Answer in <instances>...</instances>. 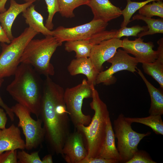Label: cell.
Listing matches in <instances>:
<instances>
[{
	"label": "cell",
	"instance_id": "obj_8",
	"mask_svg": "<svg viewBox=\"0 0 163 163\" xmlns=\"http://www.w3.org/2000/svg\"><path fill=\"white\" fill-rule=\"evenodd\" d=\"M11 108L19 119L18 127L21 128L25 136V149L30 150L37 148L45 139V131L41 119L39 118L37 120H34L30 111L18 103Z\"/></svg>",
	"mask_w": 163,
	"mask_h": 163
},
{
	"label": "cell",
	"instance_id": "obj_24",
	"mask_svg": "<svg viewBox=\"0 0 163 163\" xmlns=\"http://www.w3.org/2000/svg\"><path fill=\"white\" fill-rule=\"evenodd\" d=\"M134 20H141L145 21L147 24L148 30L145 32H142L137 35V37L141 38L148 35L155 34L163 33V18L157 19L149 18L139 14L134 15L131 21Z\"/></svg>",
	"mask_w": 163,
	"mask_h": 163
},
{
	"label": "cell",
	"instance_id": "obj_29",
	"mask_svg": "<svg viewBox=\"0 0 163 163\" xmlns=\"http://www.w3.org/2000/svg\"><path fill=\"white\" fill-rule=\"evenodd\" d=\"M148 30L147 26L141 27L137 25L131 27H127L126 26L122 27L117 30L116 35L115 38L120 39L124 36L137 37V35L142 32H145Z\"/></svg>",
	"mask_w": 163,
	"mask_h": 163
},
{
	"label": "cell",
	"instance_id": "obj_14",
	"mask_svg": "<svg viewBox=\"0 0 163 163\" xmlns=\"http://www.w3.org/2000/svg\"><path fill=\"white\" fill-rule=\"evenodd\" d=\"M94 15L93 19L108 23L122 15V10L113 5L109 0H88L87 5Z\"/></svg>",
	"mask_w": 163,
	"mask_h": 163
},
{
	"label": "cell",
	"instance_id": "obj_39",
	"mask_svg": "<svg viewBox=\"0 0 163 163\" xmlns=\"http://www.w3.org/2000/svg\"><path fill=\"white\" fill-rule=\"evenodd\" d=\"M7 0H1L0 5V13H2L6 10L5 6Z\"/></svg>",
	"mask_w": 163,
	"mask_h": 163
},
{
	"label": "cell",
	"instance_id": "obj_31",
	"mask_svg": "<svg viewBox=\"0 0 163 163\" xmlns=\"http://www.w3.org/2000/svg\"><path fill=\"white\" fill-rule=\"evenodd\" d=\"M117 31L116 29H112L110 30H104L92 36L87 40L92 45L97 44L105 40L115 38Z\"/></svg>",
	"mask_w": 163,
	"mask_h": 163
},
{
	"label": "cell",
	"instance_id": "obj_16",
	"mask_svg": "<svg viewBox=\"0 0 163 163\" xmlns=\"http://www.w3.org/2000/svg\"><path fill=\"white\" fill-rule=\"evenodd\" d=\"M34 2H26L23 4L18 3L15 0H10L8 9L0 13V23L8 38L11 40L14 38L11 28L17 16L22 13Z\"/></svg>",
	"mask_w": 163,
	"mask_h": 163
},
{
	"label": "cell",
	"instance_id": "obj_21",
	"mask_svg": "<svg viewBox=\"0 0 163 163\" xmlns=\"http://www.w3.org/2000/svg\"><path fill=\"white\" fill-rule=\"evenodd\" d=\"M34 5L32 4L22 12L26 23L36 32L45 36H53L52 30L48 29L43 23V18L40 14L37 11Z\"/></svg>",
	"mask_w": 163,
	"mask_h": 163
},
{
	"label": "cell",
	"instance_id": "obj_19",
	"mask_svg": "<svg viewBox=\"0 0 163 163\" xmlns=\"http://www.w3.org/2000/svg\"><path fill=\"white\" fill-rule=\"evenodd\" d=\"M98 158L113 159L121 162V158L116 147L115 136L110 117L108 120L105 139Z\"/></svg>",
	"mask_w": 163,
	"mask_h": 163
},
{
	"label": "cell",
	"instance_id": "obj_3",
	"mask_svg": "<svg viewBox=\"0 0 163 163\" xmlns=\"http://www.w3.org/2000/svg\"><path fill=\"white\" fill-rule=\"evenodd\" d=\"M91 86L92 101L90 105L94 111V115L88 125L75 128L83 136L87 152L85 158H98L105 139L107 122L110 117L106 104L100 98L94 85Z\"/></svg>",
	"mask_w": 163,
	"mask_h": 163
},
{
	"label": "cell",
	"instance_id": "obj_6",
	"mask_svg": "<svg viewBox=\"0 0 163 163\" xmlns=\"http://www.w3.org/2000/svg\"><path fill=\"white\" fill-rule=\"evenodd\" d=\"M92 94L91 86L85 79L77 85L64 90V101L75 128L82 125L87 126L90 123L92 118L91 116L84 114L82 107L84 99L92 98Z\"/></svg>",
	"mask_w": 163,
	"mask_h": 163
},
{
	"label": "cell",
	"instance_id": "obj_36",
	"mask_svg": "<svg viewBox=\"0 0 163 163\" xmlns=\"http://www.w3.org/2000/svg\"><path fill=\"white\" fill-rule=\"evenodd\" d=\"M6 113L4 109L0 108V129H3L5 128V126L7 121Z\"/></svg>",
	"mask_w": 163,
	"mask_h": 163
},
{
	"label": "cell",
	"instance_id": "obj_11",
	"mask_svg": "<svg viewBox=\"0 0 163 163\" xmlns=\"http://www.w3.org/2000/svg\"><path fill=\"white\" fill-rule=\"evenodd\" d=\"M154 45L152 42H145L141 37L134 40H129L128 38L122 40V48L128 54L133 55L139 63L154 62L158 56V50H153Z\"/></svg>",
	"mask_w": 163,
	"mask_h": 163
},
{
	"label": "cell",
	"instance_id": "obj_13",
	"mask_svg": "<svg viewBox=\"0 0 163 163\" xmlns=\"http://www.w3.org/2000/svg\"><path fill=\"white\" fill-rule=\"evenodd\" d=\"M122 46V40L113 38L93 46L90 58L94 66L99 73L103 71V64L113 57L117 49Z\"/></svg>",
	"mask_w": 163,
	"mask_h": 163
},
{
	"label": "cell",
	"instance_id": "obj_26",
	"mask_svg": "<svg viewBox=\"0 0 163 163\" xmlns=\"http://www.w3.org/2000/svg\"><path fill=\"white\" fill-rule=\"evenodd\" d=\"M88 0H59V12L62 17L66 18L74 17L73 11L76 8L83 5H87Z\"/></svg>",
	"mask_w": 163,
	"mask_h": 163
},
{
	"label": "cell",
	"instance_id": "obj_38",
	"mask_svg": "<svg viewBox=\"0 0 163 163\" xmlns=\"http://www.w3.org/2000/svg\"><path fill=\"white\" fill-rule=\"evenodd\" d=\"M41 160L42 163H53V162L52 155L51 154L46 155Z\"/></svg>",
	"mask_w": 163,
	"mask_h": 163
},
{
	"label": "cell",
	"instance_id": "obj_17",
	"mask_svg": "<svg viewBox=\"0 0 163 163\" xmlns=\"http://www.w3.org/2000/svg\"><path fill=\"white\" fill-rule=\"evenodd\" d=\"M67 70L72 76L79 74L85 75L91 86L96 85V81L99 73L95 69L89 57L73 59L68 66Z\"/></svg>",
	"mask_w": 163,
	"mask_h": 163
},
{
	"label": "cell",
	"instance_id": "obj_33",
	"mask_svg": "<svg viewBox=\"0 0 163 163\" xmlns=\"http://www.w3.org/2000/svg\"><path fill=\"white\" fill-rule=\"evenodd\" d=\"M17 150L5 151L0 154V163H17Z\"/></svg>",
	"mask_w": 163,
	"mask_h": 163
},
{
	"label": "cell",
	"instance_id": "obj_23",
	"mask_svg": "<svg viewBox=\"0 0 163 163\" xmlns=\"http://www.w3.org/2000/svg\"><path fill=\"white\" fill-rule=\"evenodd\" d=\"M161 116L150 115L148 117H125V119L131 124L136 123L149 126L156 134L163 135V122Z\"/></svg>",
	"mask_w": 163,
	"mask_h": 163
},
{
	"label": "cell",
	"instance_id": "obj_15",
	"mask_svg": "<svg viewBox=\"0 0 163 163\" xmlns=\"http://www.w3.org/2000/svg\"><path fill=\"white\" fill-rule=\"evenodd\" d=\"M25 149V142L22 139L18 127L12 124L0 132V154L7 151Z\"/></svg>",
	"mask_w": 163,
	"mask_h": 163
},
{
	"label": "cell",
	"instance_id": "obj_35",
	"mask_svg": "<svg viewBox=\"0 0 163 163\" xmlns=\"http://www.w3.org/2000/svg\"><path fill=\"white\" fill-rule=\"evenodd\" d=\"M4 80L3 78H0V87H1ZM0 106L2 107L6 111L11 121L14 120V114L11 108H10L5 104L2 100L0 95Z\"/></svg>",
	"mask_w": 163,
	"mask_h": 163
},
{
	"label": "cell",
	"instance_id": "obj_18",
	"mask_svg": "<svg viewBox=\"0 0 163 163\" xmlns=\"http://www.w3.org/2000/svg\"><path fill=\"white\" fill-rule=\"evenodd\" d=\"M157 43L158 56L153 62L144 63L142 64V68L144 72L151 76L163 89V38L159 40Z\"/></svg>",
	"mask_w": 163,
	"mask_h": 163
},
{
	"label": "cell",
	"instance_id": "obj_7",
	"mask_svg": "<svg viewBox=\"0 0 163 163\" xmlns=\"http://www.w3.org/2000/svg\"><path fill=\"white\" fill-rule=\"evenodd\" d=\"M131 124L126 121L123 113L120 114L113 121L115 138L117 139V149L121 158V162L126 163L138 150V145L144 137L150 132L139 133L132 129Z\"/></svg>",
	"mask_w": 163,
	"mask_h": 163
},
{
	"label": "cell",
	"instance_id": "obj_5",
	"mask_svg": "<svg viewBox=\"0 0 163 163\" xmlns=\"http://www.w3.org/2000/svg\"><path fill=\"white\" fill-rule=\"evenodd\" d=\"M38 34L28 27L11 40L9 44H3L0 55V78L14 75L26 46Z\"/></svg>",
	"mask_w": 163,
	"mask_h": 163
},
{
	"label": "cell",
	"instance_id": "obj_37",
	"mask_svg": "<svg viewBox=\"0 0 163 163\" xmlns=\"http://www.w3.org/2000/svg\"><path fill=\"white\" fill-rule=\"evenodd\" d=\"M11 40L8 38L7 34L0 24V42L9 44Z\"/></svg>",
	"mask_w": 163,
	"mask_h": 163
},
{
	"label": "cell",
	"instance_id": "obj_34",
	"mask_svg": "<svg viewBox=\"0 0 163 163\" xmlns=\"http://www.w3.org/2000/svg\"><path fill=\"white\" fill-rule=\"evenodd\" d=\"M119 162L115 160L97 158H85L80 163H117Z\"/></svg>",
	"mask_w": 163,
	"mask_h": 163
},
{
	"label": "cell",
	"instance_id": "obj_30",
	"mask_svg": "<svg viewBox=\"0 0 163 163\" xmlns=\"http://www.w3.org/2000/svg\"><path fill=\"white\" fill-rule=\"evenodd\" d=\"M17 152V158L18 163H42L39 155V152L29 154L24 150Z\"/></svg>",
	"mask_w": 163,
	"mask_h": 163
},
{
	"label": "cell",
	"instance_id": "obj_27",
	"mask_svg": "<svg viewBox=\"0 0 163 163\" xmlns=\"http://www.w3.org/2000/svg\"><path fill=\"white\" fill-rule=\"evenodd\" d=\"M154 1L143 6L139 10V14L149 18L157 16L163 18V2Z\"/></svg>",
	"mask_w": 163,
	"mask_h": 163
},
{
	"label": "cell",
	"instance_id": "obj_42",
	"mask_svg": "<svg viewBox=\"0 0 163 163\" xmlns=\"http://www.w3.org/2000/svg\"><path fill=\"white\" fill-rule=\"evenodd\" d=\"M1 131V129H0V132Z\"/></svg>",
	"mask_w": 163,
	"mask_h": 163
},
{
	"label": "cell",
	"instance_id": "obj_20",
	"mask_svg": "<svg viewBox=\"0 0 163 163\" xmlns=\"http://www.w3.org/2000/svg\"><path fill=\"white\" fill-rule=\"evenodd\" d=\"M136 72L145 84L151 99L150 107L149 110L150 115L163 114V89L157 88L150 82L144 75L141 70L136 68Z\"/></svg>",
	"mask_w": 163,
	"mask_h": 163
},
{
	"label": "cell",
	"instance_id": "obj_1",
	"mask_svg": "<svg viewBox=\"0 0 163 163\" xmlns=\"http://www.w3.org/2000/svg\"><path fill=\"white\" fill-rule=\"evenodd\" d=\"M64 90L49 76L43 82L39 118L45 131V139L52 153L60 154L70 133L68 113L64 100Z\"/></svg>",
	"mask_w": 163,
	"mask_h": 163
},
{
	"label": "cell",
	"instance_id": "obj_2",
	"mask_svg": "<svg viewBox=\"0 0 163 163\" xmlns=\"http://www.w3.org/2000/svg\"><path fill=\"white\" fill-rule=\"evenodd\" d=\"M14 75L6 90L18 103L39 118L43 82L40 74L30 65L21 63Z\"/></svg>",
	"mask_w": 163,
	"mask_h": 163
},
{
	"label": "cell",
	"instance_id": "obj_10",
	"mask_svg": "<svg viewBox=\"0 0 163 163\" xmlns=\"http://www.w3.org/2000/svg\"><path fill=\"white\" fill-rule=\"evenodd\" d=\"M108 23L92 19L89 22L75 27L60 26L52 30L53 36L60 42L87 40L94 34L105 30Z\"/></svg>",
	"mask_w": 163,
	"mask_h": 163
},
{
	"label": "cell",
	"instance_id": "obj_28",
	"mask_svg": "<svg viewBox=\"0 0 163 163\" xmlns=\"http://www.w3.org/2000/svg\"><path fill=\"white\" fill-rule=\"evenodd\" d=\"M47 5L48 13L45 26L48 29L52 30L54 26L53 20L55 14L59 11V0H44Z\"/></svg>",
	"mask_w": 163,
	"mask_h": 163
},
{
	"label": "cell",
	"instance_id": "obj_32",
	"mask_svg": "<svg viewBox=\"0 0 163 163\" xmlns=\"http://www.w3.org/2000/svg\"><path fill=\"white\" fill-rule=\"evenodd\" d=\"M146 151L138 150L126 163H156Z\"/></svg>",
	"mask_w": 163,
	"mask_h": 163
},
{
	"label": "cell",
	"instance_id": "obj_40",
	"mask_svg": "<svg viewBox=\"0 0 163 163\" xmlns=\"http://www.w3.org/2000/svg\"><path fill=\"white\" fill-rule=\"evenodd\" d=\"M24 0L26 2H30V1H34L35 2L37 0Z\"/></svg>",
	"mask_w": 163,
	"mask_h": 163
},
{
	"label": "cell",
	"instance_id": "obj_12",
	"mask_svg": "<svg viewBox=\"0 0 163 163\" xmlns=\"http://www.w3.org/2000/svg\"><path fill=\"white\" fill-rule=\"evenodd\" d=\"M87 154L82 135L75 129L66 139L60 154L67 163H80Z\"/></svg>",
	"mask_w": 163,
	"mask_h": 163
},
{
	"label": "cell",
	"instance_id": "obj_25",
	"mask_svg": "<svg viewBox=\"0 0 163 163\" xmlns=\"http://www.w3.org/2000/svg\"><path fill=\"white\" fill-rule=\"evenodd\" d=\"M163 1V0H146L141 2H133L131 0H126L127 4L126 6L121 11L123 20L121 24V27L126 26L131 22L130 19L133 15L145 5L154 1Z\"/></svg>",
	"mask_w": 163,
	"mask_h": 163
},
{
	"label": "cell",
	"instance_id": "obj_9",
	"mask_svg": "<svg viewBox=\"0 0 163 163\" xmlns=\"http://www.w3.org/2000/svg\"><path fill=\"white\" fill-rule=\"evenodd\" d=\"M107 62L111 65L108 69L98 73L96 84L101 83L107 85L113 84L117 81L114 76L115 73L123 70L134 73L137 72L136 68L139 63L135 57L131 56L120 49H118L114 55Z\"/></svg>",
	"mask_w": 163,
	"mask_h": 163
},
{
	"label": "cell",
	"instance_id": "obj_22",
	"mask_svg": "<svg viewBox=\"0 0 163 163\" xmlns=\"http://www.w3.org/2000/svg\"><path fill=\"white\" fill-rule=\"evenodd\" d=\"M92 45L87 40H79L66 42L65 50L68 52H75L76 58L89 57Z\"/></svg>",
	"mask_w": 163,
	"mask_h": 163
},
{
	"label": "cell",
	"instance_id": "obj_41",
	"mask_svg": "<svg viewBox=\"0 0 163 163\" xmlns=\"http://www.w3.org/2000/svg\"><path fill=\"white\" fill-rule=\"evenodd\" d=\"M1 2V0H0V5Z\"/></svg>",
	"mask_w": 163,
	"mask_h": 163
},
{
	"label": "cell",
	"instance_id": "obj_4",
	"mask_svg": "<svg viewBox=\"0 0 163 163\" xmlns=\"http://www.w3.org/2000/svg\"><path fill=\"white\" fill-rule=\"evenodd\" d=\"M62 43L52 36L31 40L26 46L20 63L31 66L40 74L46 77L53 75V66L50 62L53 54Z\"/></svg>",
	"mask_w": 163,
	"mask_h": 163
}]
</instances>
